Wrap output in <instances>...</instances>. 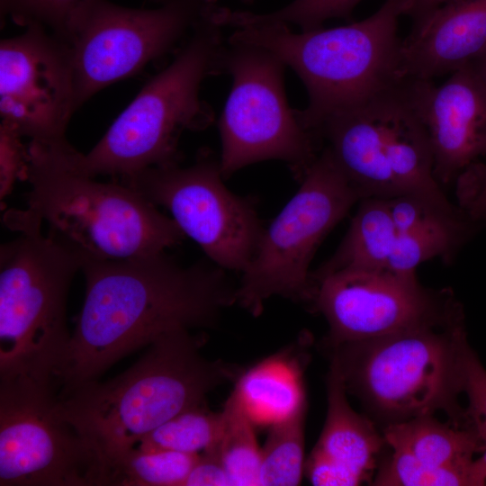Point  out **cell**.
Segmentation results:
<instances>
[{
  "instance_id": "6da1fadb",
  "label": "cell",
  "mask_w": 486,
  "mask_h": 486,
  "mask_svg": "<svg viewBox=\"0 0 486 486\" xmlns=\"http://www.w3.org/2000/svg\"><path fill=\"white\" fill-rule=\"evenodd\" d=\"M86 297L57 373L58 395L98 381L131 352L168 334L212 328L237 303L226 270L183 266L162 251L128 259L88 257Z\"/></svg>"
},
{
  "instance_id": "7a4b0ae2",
  "label": "cell",
  "mask_w": 486,
  "mask_h": 486,
  "mask_svg": "<svg viewBox=\"0 0 486 486\" xmlns=\"http://www.w3.org/2000/svg\"><path fill=\"white\" fill-rule=\"evenodd\" d=\"M201 339L182 330L164 336L127 371L58 396V406L101 462L132 448L183 411L206 403L219 386L237 381L242 369L207 359Z\"/></svg>"
},
{
  "instance_id": "3957f363",
  "label": "cell",
  "mask_w": 486,
  "mask_h": 486,
  "mask_svg": "<svg viewBox=\"0 0 486 486\" xmlns=\"http://www.w3.org/2000/svg\"><path fill=\"white\" fill-rule=\"evenodd\" d=\"M413 0H384L367 18L344 26L293 32L284 24L235 28L228 41L264 49L293 69L309 103L296 110L314 135L329 116L355 107L404 80L400 18ZM316 136V135H315Z\"/></svg>"
},
{
  "instance_id": "277c9868",
  "label": "cell",
  "mask_w": 486,
  "mask_h": 486,
  "mask_svg": "<svg viewBox=\"0 0 486 486\" xmlns=\"http://www.w3.org/2000/svg\"><path fill=\"white\" fill-rule=\"evenodd\" d=\"M4 221L19 236L0 248V380L55 384L71 338L68 290L89 256L23 210Z\"/></svg>"
},
{
  "instance_id": "5b68a950",
  "label": "cell",
  "mask_w": 486,
  "mask_h": 486,
  "mask_svg": "<svg viewBox=\"0 0 486 486\" xmlns=\"http://www.w3.org/2000/svg\"><path fill=\"white\" fill-rule=\"evenodd\" d=\"M25 211L89 257L128 259L166 251L185 237L176 221L129 185L79 171L68 140L30 141Z\"/></svg>"
},
{
  "instance_id": "8992f818",
  "label": "cell",
  "mask_w": 486,
  "mask_h": 486,
  "mask_svg": "<svg viewBox=\"0 0 486 486\" xmlns=\"http://www.w3.org/2000/svg\"><path fill=\"white\" fill-rule=\"evenodd\" d=\"M469 346L462 315L444 324L325 348L347 393L384 426L443 411L467 427L458 397Z\"/></svg>"
},
{
  "instance_id": "52a82bcc",
  "label": "cell",
  "mask_w": 486,
  "mask_h": 486,
  "mask_svg": "<svg viewBox=\"0 0 486 486\" xmlns=\"http://www.w3.org/2000/svg\"><path fill=\"white\" fill-rule=\"evenodd\" d=\"M213 15L203 21L176 51L173 61L140 89L86 154L76 150L77 169L95 177H130L153 166L179 163L184 130L206 128L210 106L201 99L203 80L221 73L226 41Z\"/></svg>"
},
{
  "instance_id": "ba28073f",
  "label": "cell",
  "mask_w": 486,
  "mask_h": 486,
  "mask_svg": "<svg viewBox=\"0 0 486 486\" xmlns=\"http://www.w3.org/2000/svg\"><path fill=\"white\" fill-rule=\"evenodd\" d=\"M315 134L327 141L326 148L362 199L414 194L446 213L465 212L436 179L429 139L405 79L329 116Z\"/></svg>"
},
{
  "instance_id": "9c48e42d",
  "label": "cell",
  "mask_w": 486,
  "mask_h": 486,
  "mask_svg": "<svg viewBox=\"0 0 486 486\" xmlns=\"http://www.w3.org/2000/svg\"><path fill=\"white\" fill-rule=\"evenodd\" d=\"M296 194L274 219L241 273L237 303L258 316L279 296L310 303V266L324 238L362 199L325 148L301 179Z\"/></svg>"
},
{
  "instance_id": "30bf717a",
  "label": "cell",
  "mask_w": 486,
  "mask_h": 486,
  "mask_svg": "<svg viewBox=\"0 0 486 486\" xmlns=\"http://www.w3.org/2000/svg\"><path fill=\"white\" fill-rule=\"evenodd\" d=\"M284 68L264 49L226 40L221 73L232 85L219 120L224 179L248 165L278 159L301 180L318 157V139L287 102Z\"/></svg>"
},
{
  "instance_id": "8fae6325",
  "label": "cell",
  "mask_w": 486,
  "mask_h": 486,
  "mask_svg": "<svg viewBox=\"0 0 486 486\" xmlns=\"http://www.w3.org/2000/svg\"><path fill=\"white\" fill-rule=\"evenodd\" d=\"M217 0H168L153 9L96 0L68 43L79 107L102 89L172 52L216 8Z\"/></svg>"
},
{
  "instance_id": "7c38bea8",
  "label": "cell",
  "mask_w": 486,
  "mask_h": 486,
  "mask_svg": "<svg viewBox=\"0 0 486 486\" xmlns=\"http://www.w3.org/2000/svg\"><path fill=\"white\" fill-rule=\"evenodd\" d=\"M0 486H101V461L50 382L0 380Z\"/></svg>"
},
{
  "instance_id": "4fadbf2b",
  "label": "cell",
  "mask_w": 486,
  "mask_h": 486,
  "mask_svg": "<svg viewBox=\"0 0 486 486\" xmlns=\"http://www.w3.org/2000/svg\"><path fill=\"white\" fill-rule=\"evenodd\" d=\"M223 179L220 161L203 152L188 166L176 163L148 167L121 183L166 208L213 264L242 273L265 228L251 201L230 191Z\"/></svg>"
},
{
  "instance_id": "5bb4252c",
  "label": "cell",
  "mask_w": 486,
  "mask_h": 486,
  "mask_svg": "<svg viewBox=\"0 0 486 486\" xmlns=\"http://www.w3.org/2000/svg\"><path fill=\"white\" fill-rule=\"evenodd\" d=\"M312 308L328 325L325 346L449 322L464 310L450 289L424 287L416 273L344 270L313 285Z\"/></svg>"
},
{
  "instance_id": "9a60e30c",
  "label": "cell",
  "mask_w": 486,
  "mask_h": 486,
  "mask_svg": "<svg viewBox=\"0 0 486 486\" xmlns=\"http://www.w3.org/2000/svg\"><path fill=\"white\" fill-rule=\"evenodd\" d=\"M79 108L70 45L38 26L0 42V116L24 138L66 141Z\"/></svg>"
},
{
  "instance_id": "2e32d148",
  "label": "cell",
  "mask_w": 486,
  "mask_h": 486,
  "mask_svg": "<svg viewBox=\"0 0 486 486\" xmlns=\"http://www.w3.org/2000/svg\"><path fill=\"white\" fill-rule=\"evenodd\" d=\"M405 86L429 139L436 179L443 188L454 184L486 158V80L475 62L438 86L410 78Z\"/></svg>"
},
{
  "instance_id": "e0dca14e",
  "label": "cell",
  "mask_w": 486,
  "mask_h": 486,
  "mask_svg": "<svg viewBox=\"0 0 486 486\" xmlns=\"http://www.w3.org/2000/svg\"><path fill=\"white\" fill-rule=\"evenodd\" d=\"M337 365L327 376L328 409L320 436L305 462L304 474L315 486H356L372 482L387 446L374 421L353 410Z\"/></svg>"
},
{
  "instance_id": "ac0fdd59",
  "label": "cell",
  "mask_w": 486,
  "mask_h": 486,
  "mask_svg": "<svg viewBox=\"0 0 486 486\" xmlns=\"http://www.w3.org/2000/svg\"><path fill=\"white\" fill-rule=\"evenodd\" d=\"M485 55L486 0H446L402 40L400 74L433 80Z\"/></svg>"
},
{
  "instance_id": "d6986e66",
  "label": "cell",
  "mask_w": 486,
  "mask_h": 486,
  "mask_svg": "<svg viewBox=\"0 0 486 486\" xmlns=\"http://www.w3.org/2000/svg\"><path fill=\"white\" fill-rule=\"evenodd\" d=\"M392 450L408 454L431 467H467L482 449L474 432L434 415L421 416L382 427Z\"/></svg>"
},
{
  "instance_id": "ffe728a7",
  "label": "cell",
  "mask_w": 486,
  "mask_h": 486,
  "mask_svg": "<svg viewBox=\"0 0 486 486\" xmlns=\"http://www.w3.org/2000/svg\"><path fill=\"white\" fill-rule=\"evenodd\" d=\"M358 209L335 253L310 272L312 286L324 276L344 270L387 269L397 237L386 198L367 197Z\"/></svg>"
},
{
  "instance_id": "44dd1931",
  "label": "cell",
  "mask_w": 486,
  "mask_h": 486,
  "mask_svg": "<svg viewBox=\"0 0 486 486\" xmlns=\"http://www.w3.org/2000/svg\"><path fill=\"white\" fill-rule=\"evenodd\" d=\"M285 357L266 360L236 381L234 392L252 418L256 414L273 418L286 416L306 400L300 367Z\"/></svg>"
},
{
  "instance_id": "7402d4cb",
  "label": "cell",
  "mask_w": 486,
  "mask_h": 486,
  "mask_svg": "<svg viewBox=\"0 0 486 486\" xmlns=\"http://www.w3.org/2000/svg\"><path fill=\"white\" fill-rule=\"evenodd\" d=\"M199 454L132 447L101 463V486H184Z\"/></svg>"
},
{
  "instance_id": "603a6c76",
  "label": "cell",
  "mask_w": 486,
  "mask_h": 486,
  "mask_svg": "<svg viewBox=\"0 0 486 486\" xmlns=\"http://www.w3.org/2000/svg\"><path fill=\"white\" fill-rule=\"evenodd\" d=\"M479 224L472 218L442 219L405 233H397L387 269L398 273H416L417 267L428 260H452L475 233Z\"/></svg>"
},
{
  "instance_id": "cb8c5ba5",
  "label": "cell",
  "mask_w": 486,
  "mask_h": 486,
  "mask_svg": "<svg viewBox=\"0 0 486 486\" xmlns=\"http://www.w3.org/2000/svg\"><path fill=\"white\" fill-rule=\"evenodd\" d=\"M221 413V433L212 449L226 470L230 486H260L262 447L258 445L254 418L234 391Z\"/></svg>"
},
{
  "instance_id": "d4e9b609",
  "label": "cell",
  "mask_w": 486,
  "mask_h": 486,
  "mask_svg": "<svg viewBox=\"0 0 486 486\" xmlns=\"http://www.w3.org/2000/svg\"><path fill=\"white\" fill-rule=\"evenodd\" d=\"M304 400L286 416L272 422L262 447L260 486H295L305 472Z\"/></svg>"
},
{
  "instance_id": "484cf974",
  "label": "cell",
  "mask_w": 486,
  "mask_h": 486,
  "mask_svg": "<svg viewBox=\"0 0 486 486\" xmlns=\"http://www.w3.org/2000/svg\"><path fill=\"white\" fill-rule=\"evenodd\" d=\"M221 428V411L213 412L205 403L170 418L142 437L133 447L200 454L217 446Z\"/></svg>"
},
{
  "instance_id": "4316f807",
  "label": "cell",
  "mask_w": 486,
  "mask_h": 486,
  "mask_svg": "<svg viewBox=\"0 0 486 486\" xmlns=\"http://www.w3.org/2000/svg\"><path fill=\"white\" fill-rule=\"evenodd\" d=\"M362 0H293L284 7L266 14L220 7L216 21L223 27L239 28L258 24L296 25L302 32L322 27L333 18H348Z\"/></svg>"
},
{
  "instance_id": "83f0119b",
  "label": "cell",
  "mask_w": 486,
  "mask_h": 486,
  "mask_svg": "<svg viewBox=\"0 0 486 486\" xmlns=\"http://www.w3.org/2000/svg\"><path fill=\"white\" fill-rule=\"evenodd\" d=\"M96 0H0L1 19L25 28L38 26L69 41Z\"/></svg>"
},
{
  "instance_id": "f1b7e54d",
  "label": "cell",
  "mask_w": 486,
  "mask_h": 486,
  "mask_svg": "<svg viewBox=\"0 0 486 486\" xmlns=\"http://www.w3.org/2000/svg\"><path fill=\"white\" fill-rule=\"evenodd\" d=\"M472 463L467 467H431L408 454L392 450V454L379 464L372 484L379 486H476Z\"/></svg>"
},
{
  "instance_id": "f546056e",
  "label": "cell",
  "mask_w": 486,
  "mask_h": 486,
  "mask_svg": "<svg viewBox=\"0 0 486 486\" xmlns=\"http://www.w3.org/2000/svg\"><path fill=\"white\" fill-rule=\"evenodd\" d=\"M463 393L467 397L464 409L466 426L476 435L482 449L486 448V369L469 346L464 357Z\"/></svg>"
},
{
  "instance_id": "4dcf8cb0",
  "label": "cell",
  "mask_w": 486,
  "mask_h": 486,
  "mask_svg": "<svg viewBox=\"0 0 486 486\" xmlns=\"http://www.w3.org/2000/svg\"><path fill=\"white\" fill-rule=\"evenodd\" d=\"M21 133L10 123L0 122V201L4 208L5 198L13 192L16 181L28 180L29 148Z\"/></svg>"
},
{
  "instance_id": "1f68e13d",
  "label": "cell",
  "mask_w": 486,
  "mask_h": 486,
  "mask_svg": "<svg viewBox=\"0 0 486 486\" xmlns=\"http://www.w3.org/2000/svg\"><path fill=\"white\" fill-rule=\"evenodd\" d=\"M458 204L476 221L481 222L486 210V162L467 168L454 184Z\"/></svg>"
},
{
  "instance_id": "d6a6232c",
  "label": "cell",
  "mask_w": 486,
  "mask_h": 486,
  "mask_svg": "<svg viewBox=\"0 0 486 486\" xmlns=\"http://www.w3.org/2000/svg\"><path fill=\"white\" fill-rule=\"evenodd\" d=\"M184 486H230L226 470L214 449L198 455Z\"/></svg>"
},
{
  "instance_id": "836d02e7",
  "label": "cell",
  "mask_w": 486,
  "mask_h": 486,
  "mask_svg": "<svg viewBox=\"0 0 486 486\" xmlns=\"http://www.w3.org/2000/svg\"><path fill=\"white\" fill-rule=\"evenodd\" d=\"M446 0H413L410 15L414 22H418Z\"/></svg>"
},
{
  "instance_id": "e575fe53",
  "label": "cell",
  "mask_w": 486,
  "mask_h": 486,
  "mask_svg": "<svg viewBox=\"0 0 486 486\" xmlns=\"http://www.w3.org/2000/svg\"><path fill=\"white\" fill-rule=\"evenodd\" d=\"M472 472L476 486L486 485V448L480 453V456L473 460Z\"/></svg>"
},
{
  "instance_id": "d590c367",
  "label": "cell",
  "mask_w": 486,
  "mask_h": 486,
  "mask_svg": "<svg viewBox=\"0 0 486 486\" xmlns=\"http://www.w3.org/2000/svg\"><path fill=\"white\" fill-rule=\"evenodd\" d=\"M478 65L482 76H484L486 80V55L482 58L479 61L476 62Z\"/></svg>"
},
{
  "instance_id": "8d00e7d4",
  "label": "cell",
  "mask_w": 486,
  "mask_h": 486,
  "mask_svg": "<svg viewBox=\"0 0 486 486\" xmlns=\"http://www.w3.org/2000/svg\"><path fill=\"white\" fill-rule=\"evenodd\" d=\"M151 1L159 3L161 4H164V3L167 2L168 0H151Z\"/></svg>"
},
{
  "instance_id": "74e56055",
  "label": "cell",
  "mask_w": 486,
  "mask_h": 486,
  "mask_svg": "<svg viewBox=\"0 0 486 486\" xmlns=\"http://www.w3.org/2000/svg\"><path fill=\"white\" fill-rule=\"evenodd\" d=\"M481 221H482H482H486V210H485V212H484V213H483V215H482V220H481Z\"/></svg>"
}]
</instances>
